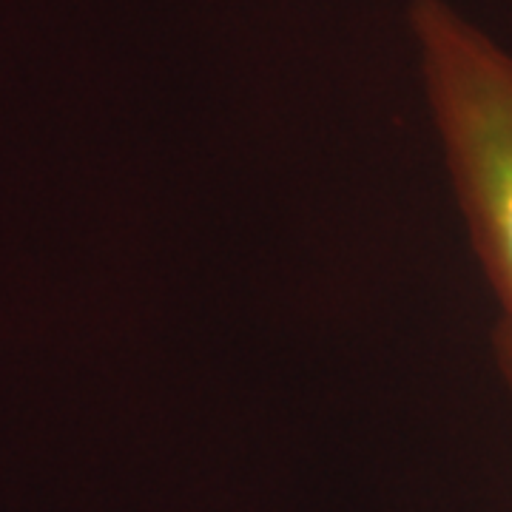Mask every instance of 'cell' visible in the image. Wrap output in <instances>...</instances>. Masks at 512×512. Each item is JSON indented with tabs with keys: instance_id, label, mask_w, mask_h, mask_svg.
<instances>
[{
	"instance_id": "6da1fadb",
	"label": "cell",
	"mask_w": 512,
	"mask_h": 512,
	"mask_svg": "<svg viewBox=\"0 0 512 512\" xmlns=\"http://www.w3.org/2000/svg\"><path fill=\"white\" fill-rule=\"evenodd\" d=\"M410 29L458 211L512 336V55L447 0H413Z\"/></svg>"
},
{
	"instance_id": "7a4b0ae2",
	"label": "cell",
	"mask_w": 512,
	"mask_h": 512,
	"mask_svg": "<svg viewBox=\"0 0 512 512\" xmlns=\"http://www.w3.org/2000/svg\"><path fill=\"white\" fill-rule=\"evenodd\" d=\"M495 353H498V367L504 373V382L512 393V336H507L504 330L495 333Z\"/></svg>"
}]
</instances>
